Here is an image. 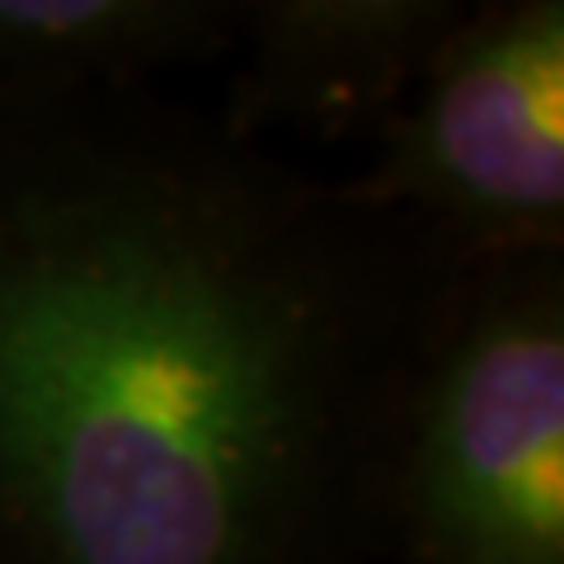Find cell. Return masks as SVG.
<instances>
[{
    "instance_id": "7a4b0ae2",
    "label": "cell",
    "mask_w": 564,
    "mask_h": 564,
    "mask_svg": "<svg viewBox=\"0 0 564 564\" xmlns=\"http://www.w3.org/2000/svg\"><path fill=\"white\" fill-rule=\"evenodd\" d=\"M410 489L433 564H564V329L545 296L494 306L452 344Z\"/></svg>"
},
{
    "instance_id": "5b68a950",
    "label": "cell",
    "mask_w": 564,
    "mask_h": 564,
    "mask_svg": "<svg viewBox=\"0 0 564 564\" xmlns=\"http://www.w3.org/2000/svg\"><path fill=\"white\" fill-rule=\"evenodd\" d=\"M198 24L170 0H0V70L70 80L155 57Z\"/></svg>"
},
{
    "instance_id": "6da1fadb",
    "label": "cell",
    "mask_w": 564,
    "mask_h": 564,
    "mask_svg": "<svg viewBox=\"0 0 564 564\" xmlns=\"http://www.w3.org/2000/svg\"><path fill=\"white\" fill-rule=\"evenodd\" d=\"M311 433V321L137 198L0 217V499L52 564H250Z\"/></svg>"
},
{
    "instance_id": "277c9868",
    "label": "cell",
    "mask_w": 564,
    "mask_h": 564,
    "mask_svg": "<svg viewBox=\"0 0 564 564\" xmlns=\"http://www.w3.org/2000/svg\"><path fill=\"white\" fill-rule=\"evenodd\" d=\"M433 29L429 6L404 0H311L273 6L263 20V57L278 85L321 99H362L386 90L419 39Z\"/></svg>"
},
{
    "instance_id": "3957f363",
    "label": "cell",
    "mask_w": 564,
    "mask_h": 564,
    "mask_svg": "<svg viewBox=\"0 0 564 564\" xmlns=\"http://www.w3.org/2000/svg\"><path fill=\"white\" fill-rule=\"evenodd\" d=\"M381 193L480 231H545L564 212V10L536 0L462 29L395 128Z\"/></svg>"
}]
</instances>
